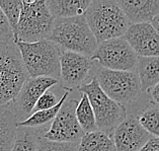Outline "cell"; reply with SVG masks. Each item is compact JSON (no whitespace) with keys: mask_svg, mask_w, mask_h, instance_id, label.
I'll use <instances>...</instances> for the list:
<instances>
[{"mask_svg":"<svg viewBox=\"0 0 159 151\" xmlns=\"http://www.w3.org/2000/svg\"><path fill=\"white\" fill-rule=\"evenodd\" d=\"M94 77L104 94L119 103L134 102L142 92L140 79L136 71H115L99 67L96 69Z\"/></svg>","mask_w":159,"mask_h":151,"instance_id":"7","label":"cell"},{"mask_svg":"<svg viewBox=\"0 0 159 151\" xmlns=\"http://www.w3.org/2000/svg\"><path fill=\"white\" fill-rule=\"evenodd\" d=\"M91 60L110 70L136 71L139 57L123 37L98 44Z\"/></svg>","mask_w":159,"mask_h":151,"instance_id":"8","label":"cell"},{"mask_svg":"<svg viewBox=\"0 0 159 151\" xmlns=\"http://www.w3.org/2000/svg\"><path fill=\"white\" fill-rule=\"evenodd\" d=\"M14 43L13 32L4 12L0 8V44H11Z\"/></svg>","mask_w":159,"mask_h":151,"instance_id":"25","label":"cell"},{"mask_svg":"<svg viewBox=\"0 0 159 151\" xmlns=\"http://www.w3.org/2000/svg\"><path fill=\"white\" fill-rule=\"evenodd\" d=\"M29 77L16 44H0V107L13 102Z\"/></svg>","mask_w":159,"mask_h":151,"instance_id":"4","label":"cell"},{"mask_svg":"<svg viewBox=\"0 0 159 151\" xmlns=\"http://www.w3.org/2000/svg\"><path fill=\"white\" fill-rule=\"evenodd\" d=\"M150 98L152 103L155 104V106L159 107V83H157L155 86H153L151 89L148 90Z\"/></svg>","mask_w":159,"mask_h":151,"instance_id":"28","label":"cell"},{"mask_svg":"<svg viewBox=\"0 0 159 151\" xmlns=\"http://www.w3.org/2000/svg\"><path fill=\"white\" fill-rule=\"evenodd\" d=\"M152 137L135 117H127L116 128L112 140L116 151H140Z\"/></svg>","mask_w":159,"mask_h":151,"instance_id":"12","label":"cell"},{"mask_svg":"<svg viewBox=\"0 0 159 151\" xmlns=\"http://www.w3.org/2000/svg\"><path fill=\"white\" fill-rule=\"evenodd\" d=\"M137 119L151 136L159 138V107H148L138 116Z\"/></svg>","mask_w":159,"mask_h":151,"instance_id":"23","label":"cell"},{"mask_svg":"<svg viewBox=\"0 0 159 151\" xmlns=\"http://www.w3.org/2000/svg\"><path fill=\"white\" fill-rule=\"evenodd\" d=\"M124 39L138 57L159 56V34L150 22L131 25Z\"/></svg>","mask_w":159,"mask_h":151,"instance_id":"13","label":"cell"},{"mask_svg":"<svg viewBox=\"0 0 159 151\" xmlns=\"http://www.w3.org/2000/svg\"><path fill=\"white\" fill-rule=\"evenodd\" d=\"M140 151H159V138L151 137Z\"/></svg>","mask_w":159,"mask_h":151,"instance_id":"27","label":"cell"},{"mask_svg":"<svg viewBox=\"0 0 159 151\" xmlns=\"http://www.w3.org/2000/svg\"><path fill=\"white\" fill-rule=\"evenodd\" d=\"M42 135V131L38 128L17 127L11 151H37Z\"/></svg>","mask_w":159,"mask_h":151,"instance_id":"20","label":"cell"},{"mask_svg":"<svg viewBox=\"0 0 159 151\" xmlns=\"http://www.w3.org/2000/svg\"><path fill=\"white\" fill-rule=\"evenodd\" d=\"M59 102H60V99H58L57 95L54 94V92H52L51 90H48V91H46L45 94L40 98V99L38 100L33 113H34V112H39V111L52 109V108L57 106Z\"/></svg>","mask_w":159,"mask_h":151,"instance_id":"26","label":"cell"},{"mask_svg":"<svg viewBox=\"0 0 159 151\" xmlns=\"http://www.w3.org/2000/svg\"><path fill=\"white\" fill-rule=\"evenodd\" d=\"M49 41L64 51L75 52L90 58L98 48V42L85 18V15L70 18H56Z\"/></svg>","mask_w":159,"mask_h":151,"instance_id":"2","label":"cell"},{"mask_svg":"<svg viewBox=\"0 0 159 151\" xmlns=\"http://www.w3.org/2000/svg\"><path fill=\"white\" fill-rule=\"evenodd\" d=\"M84 15L98 44L123 38L131 25L118 1L112 0L91 1Z\"/></svg>","mask_w":159,"mask_h":151,"instance_id":"1","label":"cell"},{"mask_svg":"<svg viewBox=\"0 0 159 151\" xmlns=\"http://www.w3.org/2000/svg\"><path fill=\"white\" fill-rule=\"evenodd\" d=\"M91 58L70 51H63L60 57V81L71 91L83 84L91 70Z\"/></svg>","mask_w":159,"mask_h":151,"instance_id":"11","label":"cell"},{"mask_svg":"<svg viewBox=\"0 0 159 151\" xmlns=\"http://www.w3.org/2000/svg\"><path fill=\"white\" fill-rule=\"evenodd\" d=\"M77 151H116L114 140L102 131L85 133L77 145Z\"/></svg>","mask_w":159,"mask_h":151,"instance_id":"18","label":"cell"},{"mask_svg":"<svg viewBox=\"0 0 159 151\" xmlns=\"http://www.w3.org/2000/svg\"><path fill=\"white\" fill-rule=\"evenodd\" d=\"M151 25H153V28H154L155 30H156V32H157L158 34H159V13L153 18V21H151Z\"/></svg>","mask_w":159,"mask_h":151,"instance_id":"29","label":"cell"},{"mask_svg":"<svg viewBox=\"0 0 159 151\" xmlns=\"http://www.w3.org/2000/svg\"><path fill=\"white\" fill-rule=\"evenodd\" d=\"M78 100L67 98L60 109L51 126L43 135L48 140L63 143H74L78 145L85 134L76 118Z\"/></svg>","mask_w":159,"mask_h":151,"instance_id":"9","label":"cell"},{"mask_svg":"<svg viewBox=\"0 0 159 151\" xmlns=\"http://www.w3.org/2000/svg\"><path fill=\"white\" fill-rule=\"evenodd\" d=\"M69 94L70 91L66 90L63 95L61 96L60 102L58 103L57 106H55L52 109L49 110H44V111H39V112H34L32 115L30 116L28 119H25V121L22 122H18L17 123V127H30V128H38V127H42L44 125H47V124L51 123L55 120L57 117L58 113H59L60 109L63 106V103L66 102V99L68 98Z\"/></svg>","mask_w":159,"mask_h":151,"instance_id":"19","label":"cell"},{"mask_svg":"<svg viewBox=\"0 0 159 151\" xmlns=\"http://www.w3.org/2000/svg\"><path fill=\"white\" fill-rule=\"evenodd\" d=\"M76 118L84 133H91L99 131L96 124L93 109L86 94H81V98L76 108Z\"/></svg>","mask_w":159,"mask_h":151,"instance_id":"21","label":"cell"},{"mask_svg":"<svg viewBox=\"0 0 159 151\" xmlns=\"http://www.w3.org/2000/svg\"><path fill=\"white\" fill-rule=\"evenodd\" d=\"M136 72L139 76L142 91H148L159 83V56L139 57Z\"/></svg>","mask_w":159,"mask_h":151,"instance_id":"17","label":"cell"},{"mask_svg":"<svg viewBox=\"0 0 159 151\" xmlns=\"http://www.w3.org/2000/svg\"><path fill=\"white\" fill-rule=\"evenodd\" d=\"M16 46L30 77H50L60 80L62 52L59 46L49 40L34 43L17 42Z\"/></svg>","mask_w":159,"mask_h":151,"instance_id":"3","label":"cell"},{"mask_svg":"<svg viewBox=\"0 0 159 151\" xmlns=\"http://www.w3.org/2000/svg\"><path fill=\"white\" fill-rule=\"evenodd\" d=\"M59 81L50 77H29L21 86L10 108L13 110L18 122L25 121L33 114L40 98Z\"/></svg>","mask_w":159,"mask_h":151,"instance_id":"10","label":"cell"},{"mask_svg":"<svg viewBox=\"0 0 159 151\" xmlns=\"http://www.w3.org/2000/svg\"><path fill=\"white\" fill-rule=\"evenodd\" d=\"M90 0H49L47 6L54 18H70L84 15Z\"/></svg>","mask_w":159,"mask_h":151,"instance_id":"15","label":"cell"},{"mask_svg":"<svg viewBox=\"0 0 159 151\" xmlns=\"http://www.w3.org/2000/svg\"><path fill=\"white\" fill-rule=\"evenodd\" d=\"M43 135L39 139L37 151H77V145L74 143L51 141L44 138Z\"/></svg>","mask_w":159,"mask_h":151,"instance_id":"24","label":"cell"},{"mask_svg":"<svg viewBox=\"0 0 159 151\" xmlns=\"http://www.w3.org/2000/svg\"><path fill=\"white\" fill-rule=\"evenodd\" d=\"M54 22L55 18L50 12L47 1H22L17 28V42L34 43L48 40L51 36Z\"/></svg>","mask_w":159,"mask_h":151,"instance_id":"6","label":"cell"},{"mask_svg":"<svg viewBox=\"0 0 159 151\" xmlns=\"http://www.w3.org/2000/svg\"><path fill=\"white\" fill-rule=\"evenodd\" d=\"M130 25L145 24L153 21L159 13V0H119Z\"/></svg>","mask_w":159,"mask_h":151,"instance_id":"14","label":"cell"},{"mask_svg":"<svg viewBox=\"0 0 159 151\" xmlns=\"http://www.w3.org/2000/svg\"><path fill=\"white\" fill-rule=\"evenodd\" d=\"M18 120L10 107H0V151H11Z\"/></svg>","mask_w":159,"mask_h":151,"instance_id":"16","label":"cell"},{"mask_svg":"<svg viewBox=\"0 0 159 151\" xmlns=\"http://www.w3.org/2000/svg\"><path fill=\"white\" fill-rule=\"evenodd\" d=\"M79 90L86 94L90 102L98 130L111 137L116 128L127 118L126 107L104 94L95 77L90 82L81 85Z\"/></svg>","mask_w":159,"mask_h":151,"instance_id":"5","label":"cell"},{"mask_svg":"<svg viewBox=\"0 0 159 151\" xmlns=\"http://www.w3.org/2000/svg\"><path fill=\"white\" fill-rule=\"evenodd\" d=\"M0 8L4 12L13 32L14 43L17 42V28L20 18L22 1L21 0H0Z\"/></svg>","mask_w":159,"mask_h":151,"instance_id":"22","label":"cell"}]
</instances>
